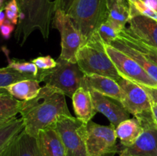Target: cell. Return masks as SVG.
Listing matches in <instances>:
<instances>
[{"label": "cell", "mask_w": 157, "mask_h": 156, "mask_svg": "<svg viewBox=\"0 0 157 156\" xmlns=\"http://www.w3.org/2000/svg\"><path fill=\"white\" fill-rule=\"evenodd\" d=\"M104 46L121 77L144 87H157L156 81L133 58L110 44H104Z\"/></svg>", "instance_id": "9"}, {"label": "cell", "mask_w": 157, "mask_h": 156, "mask_svg": "<svg viewBox=\"0 0 157 156\" xmlns=\"http://www.w3.org/2000/svg\"><path fill=\"white\" fill-rule=\"evenodd\" d=\"M53 125L62 141L66 156H87L86 124L73 116H61Z\"/></svg>", "instance_id": "6"}, {"label": "cell", "mask_w": 157, "mask_h": 156, "mask_svg": "<svg viewBox=\"0 0 157 156\" xmlns=\"http://www.w3.org/2000/svg\"><path fill=\"white\" fill-rule=\"evenodd\" d=\"M67 15L85 44L108 17L106 0H75Z\"/></svg>", "instance_id": "4"}, {"label": "cell", "mask_w": 157, "mask_h": 156, "mask_svg": "<svg viewBox=\"0 0 157 156\" xmlns=\"http://www.w3.org/2000/svg\"><path fill=\"white\" fill-rule=\"evenodd\" d=\"M8 62H9V67L21 73H27V74L33 75V76H38L41 80V82H43V77H44V72L45 70H41L38 68L36 65L32 61H20L16 59H10L8 57Z\"/></svg>", "instance_id": "26"}, {"label": "cell", "mask_w": 157, "mask_h": 156, "mask_svg": "<svg viewBox=\"0 0 157 156\" xmlns=\"http://www.w3.org/2000/svg\"></svg>", "instance_id": "40"}, {"label": "cell", "mask_w": 157, "mask_h": 156, "mask_svg": "<svg viewBox=\"0 0 157 156\" xmlns=\"http://www.w3.org/2000/svg\"><path fill=\"white\" fill-rule=\"evenodd\" d=\"M37 80H22L4 87L11 96L21 101H28L35 98L41 87Z\"/></svg>", "instance_id": "20"}, {"label": "cell", "mask_w": 157, "mask_h": 156, "mask_svg": "<svg viewBox=\"0 0 157 156\" xmlns=\"http://www.w3.org/2000/svg\"><path fill=\"white\" fill-rule=\"evenodd\" d=\"M110 44L133 58L142 67V68L147 72V74L157 83V66L149 61L140 52L124 44L117 38L113 40Z\"/></svg>", "instance_id": "21"}, {"label": "cell", "mask_w": 157, "mask_h": 156, "mask_svg": "<svg viewBox=\"0 0 157 156\" xmlns=\"http://www.w3.org/2000/svg\"><path fill=\"white\" fill-rule=\"evenodd\" d=\"M74 112L77 119L84 124H87L98 112L94 108L90 91L80 87L75 91L71 97Z\"/></svg>", "instance_id": "17"}, {"label": "cell", "mask_w": 157, "mask_h": 156, "mask_svg": "<svg viewBox=\"0 0 157 156\" xmlns=\"http://www.w3.org/2000/svg\"><path fill=\"white\" fill-rule=\"evenodd\" d=\"M122 31L113 24L110 19L107 18L102 24L100 25L97 30V33L101 38L104 44H110L114 39H116Z\"/></svg>", "instance_id": "27"}, {"label": "cell", "mask_w": 157, "mask_h": 156, "mask_svg": "<svg viewBox=\"0 0 157 156\" xmlns=\"http://www.w3.org/2000/svg\"><path fill=\"white\" fill-rule=\"evenodd\" d=\"M65 95L55 87L45 84L38 94L28 101H21L19 114L24 122V130L37 137L38 132L53 125L61 116H72Z\"/></svg>", "instance_id": "1"}, {"label": "cell", "mask_w": 157, "mask_h": 156, "mask_svg": "<svg viewBox=\"0 0 157 156\" xmlns=\"http://www.w3.org/2000/svg\"><path fill=\"white\" fill-rule=\"evenodd\" d=\"M77 63L84 74H98L118 81L121 76L104 49V42L95 32L77 53Z\"/></svg>", "instance_id": "3"}, {"label": "cell", "mask_w": 157, "mask_h": 156, "mask_svg": "<svg viewBox=\"0 0 157 156\" xmlns=\"http://www.w3.org/2000/svg\"><path fill=\"white\" fill-rule=\"evenodd\" d=\"M150 7L157 12V0H144Z\"/></svg>", "instance_id": "34"}, {"label": "cell", "mask_w": 157, "mask_h": 156, "mask_svg": "<svg viewBox=\"0 0 157 156\" xmlns=\"http://www.w3.org/2000/svg\"><path fill=\"white\" fill-rule=\"evenodd\" d=\"M75 0H55V11L61 10L68 14Z\"/></svg>", "instance_id": "31"}, {"label": "cell", "mask_w": 157, "mask_h": 156, "mask_svg": "<svg viewBox=\"0 0 157 156\" xmlns=\"http://www.w3.org/2000/svg\"><path fill=\"white\" fill-rule=\"evenodd\" d=\"M21 100L15 99L9 93H0V125L16 118L19 113Z\"/></svg>", "instance_id": "24"}, {"label": "cell", "mask_w": 157, "mask_h": 156, "mask_svg": "<svg viewBox=\"0 0 157 156\" xmlns=\"http://www.w3.org/2000/svg\"><path fill=\"white\" fill-rule=\"evenodd\" d=\"M84 75L78 63H72L58 58L56 67L45 70L43 82L71 98L75 91L82 87Z\"/></svg>", "instance_id": "5"}, {"label": "cell", "mask_w": 157, "mask_h": 156, "mask_svg": "<svg viewBox=\"0 0 157 156\" xmlns=\"http://www.w3.org/2000/svg\"><path fill=\"white\" fill-rule=\"evenodd\" d=\"M117 154V152H110V153H107V154H104L102 156H115V154Z\"/></svg>", "instance_id": "38"}, {"label": "cell", "mask_w": 157, "mask_h": 156, "mask_svg": "<svg viewBox=\"0 0 157 156\" xmlns=\"http://www.w3.org/2000/svg\"><path fill=\"white\" fill-rule=\"evenodd\" d=\"M14 30H15V24H12L8 19H6L2 25L0 27V33L4 39H9Z\"/></svg>", "instance_id": "30"}, {"label": "cell", "mask_w": 157, "mask_h": 156, "mask_svg": "<svg viewBox=\"0 0 157 156\" xmlns=\"http://www.w3.org/2000/svg\"><path fill=\"white\" fill-rule=\"evenodd\" d=\"M32 61L38 67L39 70H52L57 66V61H55L49 55L39 56L32 60Z\"/></svg>", "instance_id": "29"}, {"label": "cell", "mask_w": 157, "mask_h": 156, "mask_svg": "<svg viewBox=\"0 0 157 156\" xmlns=\"http://www.w3.org/2000/svg\"><path fill=\"white\" fill-rule=\"evenodd\" d=\"M19 6V19L15 32L17 43L22 46L35 31L38 30L47 40L50 24L55 12L52 0H17Z\"/></svg>", "instance_id": "2"}, {"label": "cell", "mask_w": 157, "mask_h": 156, "mask_svg": "<svg viewBox=\"0 0 157 156\" xmlns=\"http://www.w3.org/2000/svg\"><path fill=\"white\" fill-rule=\"evenodd\" d=\"M82 87L89 90H94L119 102L124 98V92L117 81L107 76L85 74Z\"/></svg>", "instance_id": "13"}, {"label": "cell", "mask_w": 157, "mask_h": 156, "mask_svg": "<svg viewBox=\"0 0 157 156\" xmlns=\"http://www.w3.org/2000/svg\"><path fill=\"white\" fill-rule=\"evenodd\" d=\"M52 26L61 35V54L59 58L77 63V53L84 44V40L67 14L56 10L52 18Z\"/></svg>", "instance_id": "7"}, {"label": "cell", "mask_w": 157, "mask_h": 156, "mask_svg": "<svg viewBox=\"0 0 157 156\" xmlns=\"http://www.w3.org/2000/svg\"><path fill=\"white\" fill-rule=\"evenodd\" d=\"M143 131L136 142L130 147L120 149L130 156H157V125L153 117L139 120Z\"/></svg>", "instance_id": "11"}, {"label": "cell", "mask_w": 157, "mask_h": 156, "mask_svg": "<svg viewBox=\"0 0 157 156\" xmlns=\"http://www.w3.org/2000/svg\"><path fill=\"white\" fill-rule=\"evenodd\" d=\"M108 17L121 31L130 18V5L129 0H106Z\"/></svg>", "instance_id": "19"}, {"label": "cell", "mask_w": 157, "mask_h": 156, "mask_svg": "<svg viewBox=\"0 0 157 156\" xmlns=\"http://www.w3.org/2000/svg\"><path fill=\"white\" fill-rule=\"evenodd\" d=\"M115 128L90 121L86 124L85 143L87 156H102L110 152L119 153Z\"/></svg>", "instance_id": "8"}, {"label": "cell", "mask_w": 157, "mask_h": 156, "mask_svg": "<svg viewBox=\"0 0 157 156\" xmlns=\"http://www.w3.org/2000/svg\"><path fill=\"white\" fill-rule=\"evenodd\" d=\"M129 32L148 45L157 48V21L141 15L129 20Z\"/></svg>", "instance_id": "14"}, {"label": "cell", "mask_w": 157, "mask_h": 156, "mask_svg": "<svg viewBox=\"0 0 157 156\" xmlns=\"http://www.w3.org/2000/svg\"><path fill=\"white\" fill-rule=\"evenodd\" d=\"M9 1H11V0H4V2H5V3H6H6H7V2H9Z\"/></svg>", "instance_id": "39"}, {"label": "cell", "mask_w": 157, "mask_h": 156, "mask_svg": "<svg viewBox=\"0 0 157 156\" xmlns=\"http://www.w3.org/2000/svg\"><path fill=\"white\" fill-rule=\"evenodd\" d=\"M117 38L127 45L140 52L149 61L157 66V48L148 45L138 39L129 32L127 27L121 32Z\"/></svg>", "instance_id": "22"}, {"label": "cell", "mask_w": 157, "mask_h": 156, "mask_svg": "<svg viewBox=\"0 0 157 156\" xmlns=\"http://www.w3.org/2000/svg\"><path fill=\"white\" fill-rule=\"evenodd\" d=\"M142 131L140 122L135 117L123 121L115 128V133L121 147L131 146L140 136Z\"/></svg>", "instance_id": "18"}, {"label": "cell", "mask_w": 157, "mask_h": 156, "mask_svg": "<svg viewBox=\"0 0 157 156\" xmlns=\"http://www.w3.org/2000/svg\"><path fill=\"white\" fill-rule=\"evenodd\" d=\"M27 79L37 80L41 83V80L38 76L27 74V73H21L11 68L9 66L6 67H2L0 68V93H8L6 90H4V87L13 84V83Z\"/></svg>", "instance_id": "25"}, {"label": "cell", "mask_w": 157, "mask_h": 156, "mask_svg": "<svg viewBox=\"0 0 157 156\" xmlns=\"http://www.w3.org/2000/svg\"><path fill=\"white\" fill-rule=\"evenodd\" d=\"M119 156H130L129 154H127V153L124 152V151H122L121 149L119 150Z\"/></svg>", "instance_id": "36"}, {"label": "cell", "mask_w": 157, "mask_h": 156, "mask_svg": "<svg viewBox=\"0 0 157 156\" xmlns=\"http://www.w3.org/2000/svg\"><path fill=\"white\" fill-rule=\"evenodd\" d=\"M117 82L124 92V108L138 120L153 117L150 97L144 87L122 77Z\"/></svg>", "instance_id": "10"}, {"label": "cell", "mask_w": 157, "mask_h": 156, "mask_svg": "<svg viewBox=\"0 0 157 156\" xmlns=\"http://www.w3.org/2000/svg\"><path fill=\"white\" fill-rule=\"evenodd\" d=\"M90 91L96 111L105 116L115 128L123 121L130 119V114L121 102L94 90Z\"/></svg>", "instance_id": "12"}, {"label": "cell", "mask_w": 157, "mask_h": 156, "mask_svg": "<svg viewBox=\"0 0 157 156\" xmlns=\"http://www.w3.org/2000/svg\"><path fill=\"white\" fill-rule=\"evenodd\" d=\"M5 6H6V3H5L4 0H0V9L5 8Z\"/></svg>", "instance_id": "37"}, {"label": "cell", "mask_w": 157, "mask_h": 156, "mask_svg": "<svg viewBox=\"0 0 157 156\" xmlns=\"http://www.w3.org/2000/svg\"><path fill=\"white\" fill-rule=\"evenodd\" d=\"M24 128L22 119L17 117L0 125V156H4L11 142Z\"/></svg>", "instance_id": "23"}, {"label": "cell", "mask_w": 157, "mask_h": 156, "mask_svg": "<svg viewBox=\"0 0 157 156\" xmlns=\"http://www.w3.org/2000/svg\"><path fill=\"white\" fill-rule=\"evenodd\" d=\"M6 20V13H5L4 8H3V9H0V27L2 25V24L5 22Z\"/></svg>", "instance_id": "35"}, {"label": "cell", "mask_w": 157, "mask_h": 156, "mask_svg": "<svg viewBox=\"0 0 157 156\" xmlns=\"http://www.w3.org/2000/svg\"><path fill=\"white\" fill-rule=\"evenodd\" d=\"M4 156H41L37 138L23 130L12 140Z\"/></svg>", "instance_id": "16"}, {"label": "cell", "mask_w": 157, "mask_h": 156, "mask_svg": "<svg viewBox=\"0 0 157 156\" xmlns=\"http://www.w3.org/2000/svg\"><path fill=\"white\" fill-rule=\"evenodd\" d=\"M151 100V108H152V113H153V119H154V122L157 125V102H155V101Z\"/></svg>", "instance_id": "33"}, {"label": "cell", "mask_w": 157, "mask_h": 156, "mask_svg": "<svg viewBox=\"0 0 157 156\" xmlns=\"http://www.w3.org/2000/svg\"><path fill=\"white\" fill-rule=\"evenodd\" d=\"M36 138L41 156H66L63 142L54 125L41 130Z\"/></svg>", "instance_id": "15"}, {"label": "cell", "mask_w": 157, "mask_h": 156, "mask_svg": "<svg viewBox=\"0 0 157 156\" xmlns=\"http://www.w3.org/2000/svg\"><path fill=\"white\" fill-rule=\"evenodd\" d=\"M130 5V18L141 15L157 21V12L148 6L144 0H129Z\"/></svg>", "instance_id": "28"}, {"label": "cell", "mask_w": 157, "mask_h": 156, "mask_svg": "<svg viewBox=\"0 0 157 156\" xmlns=\"http://www.w3.org/2000/svg\"><path fill=\"white\" fill-rule=\"evenodd\" d=\"M144 88V90L147 92L152 100L157 102V87H147L141 86Z\"/></svg>", "instance_id": "32"}]
</instances>
